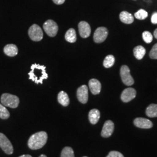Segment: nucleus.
Here are the masks:
<instances>
[{"mask_svg": "<svg viewBox=\"0 0 157 157\" xmlns=\"http://www.w3.org/2000/svg\"><path fill=\"white\" fill-rule=\"evenodd\" d=\"M134 124L136 127L141 129H150L153 126L151 121L146 118H136L134 120Z\"/></svg>", "mask_w": 157, "mask_h": 157, "instance_id": "ddd939ff", "label": "nucleus"}, {"mask_svg": "<svg viewBox=\"0 0 157 157\" xmlns=\"http://www.w3.org/2000/svg\"><path fill=\"white\" fill-rule=\"evenodd\" d=\"M135 17L137 19L144 20L147 18V17H148V13L145 10L141 9L135 13Z\"/></svg>", "mask_w": 157, "mask_h": 157, "instance_id": "393cba45", "label": "nucleus"}, {"mask_svg": "<svg viewBox=\"0 0 157 157\" xmlns=\"http://www.w3.org/2000/svg\"><path fill=\"white\" fill-rule=\"evenodd\" d=\"M115 57L112 55H108L105 58L104 60V62H103L104 67L106 68L112 67L115 63Z\"/></svg>", "mask_w": 157, "mask_h": 157, "instance_id": "4be33fe9", "label": "nucleus"}, {"mask_svg": "<svg viewBox=\"0 0 157 157\" xmlns=\"http://www.w3.org/2000/svg\"><path fill=\"white\" fill-rule=\"evenodd\" d=\"M39 157H47V156L44 155V154H42V155H41Z\"/></svg>", "mask_w": 157, "mask_h": 157, "instance_id": "473e14b6", "label": "nucleus"}, {"mask_svg": "<svg viewBox=\"0 0 157 157\" xmlns=\"http://www.w3.org/2000/svg\"><path fill=\"white\" fill-rule=\"evenodd\" d=\"M146 115L150 118L157 117V104H151L147 108Z\"/></svg>", "mask_w": 157, "mask_h": 157, "instance_id": "412c9836", "label": "nucleus"}, {"mask_svg": "<svg viewBox=\"0 0 157 157\" xmlns=\"http://www.w3.org/2000/svg\"><path fill=\"white\" fill-rule=\"evenodd\" d=\"M0 147L7 154H12L13 152V148L10 140L6 135L0 133Z\"/></svg>", "mask_w": 157, "mask_h": 157, "instance_id": "0eeeda50", "label": "nucleus"}, {"mask_svg": "<svg viewBox=\"0 0 157 157\" xmlns=\"http://www.w3.org/2000/svg\"><path fill=\"white\" fill-rule=\"evenodd\" d=\"M78 28L79 34L82 38L86 39L90 36L91 28L88 23L85 21H81L78 23Z\"/></svg>", "mask_w": 157, "mask_h": 157, "instance_id": "9d476101", "label": "nucleus"}, {"mask_svg": "<svg viewBox=\"0 0 157 157\" xmlns=\"http://www.w3.org/2000/svg\"><path fill=\"white\" fill-rule=\"evenodd\" d=\"M143 39L144 40V41L146 42V43H151L153 39V37L152 34L148 32V31H145L143 33Z\"/></svg>", "mask_w": 157, "mask_h": 157, "instance_id": "a878e982", "label": "nucleus"}, {"mask_svg": "<svg viewBox=\"0 0 157 157\" xmlns=\"http://www.w3.org/2000/svg\"><path fill=\"white\" fill-rule=\"evenodd\" d=\"M1 102L4 106L16 108L19 105V98L17 95L4 93L1 97Z\"/></svg>", "mask_w": 157, "mask_h": 157, "instance_id": "7ed1b4c3", "label": "nucleus"}, {"mask_svg": "<svg viewBox=\"0 0 157 157\" xmlns=\"http://www.w3.org/2000/svg\"><path fill=\"white\" fill-rule=\"evenodd\" d=\"M53 2L57 5H61L63 4L65 1V0H52Z\"/></svg>", "mask_w": 157, "mask_h": 157, "instance_id": "c756f323", "label": "nucleus"}, {"mask_svg": "<svg viewBox=\"0 0 157 157\" xmlns=\"http://www.w3.org/2000/svg\"><path fill=\"white\" fill-rule=\"evenodd\" d=\"M32 157L31 155H21V156H20V157Z\"/></svg>", "mask_w": 157, "mask_h": 157, "instance_id": "2f4dec72", "label": "nucleus"}, {"mask_svg": "<svg viewBox=\"0 0 157 157\" xmlns=\"http://www.w3.org/2000/svg\"></svg>", "mask_w": 157, "mask_h": 157, "instance_id": "72a5a7b5", "label": "nucleus"}, {"mask_svg": "<svg viewBox=\"0 0 157 157\" xmlns=\"http://www.w3.org/2000/svg\"><path fill=\"white\" fill-rule=\"evenodd\" d=\"M43 29L48 36L55 37L58 31V26L54 21L48 20L44 23Z\"/></svg>", "mask_w": 157, "mask_h": 157, "instance_id": "423d86ee", "label": "nucleus"}, {"mask_svg": "<svg viewBox=\"0 0 157 157\" xmlns=\"http://www.w3.org/2000/svg\"><path fill=\"white\" fill-rule=\"evenodd\" d=\"M136 95V91L133 88H127L123 91L121 98L124 102H128L134 99Z\"/></svg>", "mask_w": 157, "mask_h": 157, "instance_id": "9b49d317", "label": "nucleus"}, {"mask_svg": "<svg viewBox=\"0 0 157 157\" xmlns=\"http://www.w3.org/2000/svg\"><path fill=\"white\" fill-rule=\"evenodd\" d=\"M120 75L124 84L126 86H132L134 84V79L130 75L129 67L126 65H123L121 68Z\"/></svg>", "mask_w": 157, "mask_h": 157, "instance_id": "39448f33", "label": "nucleus"}, {"mask_svg": "<svg viewBox=\"0 0 157 157\" xmlns=\"http://www.w3.org/2000/svg\"><path fill=\"white\" fill-rule=\"evenodd\" d=\"M154 37H155V39H157V29H155V30L154 32Z\"/></svg>", "mask_w": 157, "mask_h": 157, "instance_id": "7c9ffc66", "label": "nucleus"}, {"mask_svg": "<svg viewBox=\"0 0 157 157\" xmlns=\"http://www.w3.org/2000/svg\"><path fill=\"white\" fill-rule=\"evenodd\" d=\"M65 38L69 43H75L77 40L76 33L75 30L73 28L69 29V30H67V32H66L65 35Z\"/></svg>", "mask_w": 157, "mask_h": 157, "instance_id": "6ab92c4d", "label": "nucleus"}, {"mask_svg": "<svg viewBox=\"0 0 157 157\" xmlns=\"http://www.w3.org/2000/svg\"><path fill=\"white\" fill-rule=\"evenodd\" d=\"M58 102L63 107H67L69 104V98L67 93L63 91H61L58 95Z\"/></svg>", "mask_w": 157, "mask_h": 157, "instance_id": "a211bd4d", "label": "nucleus"}, {"mask_svg": "<svg viewBox=\"0 0 157 157\" xmlns=\"http://www.w3.org/2000/svg\"><path fill=\"white\" fill-rule=\"evenodd\" d=\"M48 139V135L45 132H39L36 133L29 139L28 147L31 150H38L44 147Z\"/></svg>", "mask_w": 157, "mask_h": 157, "instance_id": "f03ea898", "label": "nucleus"}, {"mask_svg": "<svg viewBox=\"0 0 157 157\" xmlns=\"http://www.w3.org/2000/svg\"><path fill=\"white\" fill-rule=\"evenodd\" d=\"M108 34V29L105 27H100L95 30L93 39L96 43H101L104 42Z\"/></svg>", "mask_w": 157, "mask_h": 157, "instance_id": "6e6552de", "label": "nucleus"}, {"mask_svg": "<svg viewBox=\"0 0 157 157\" xmlns=\"http://www.w3.org/2000/svg\"><path fill=\"white\" fill-rule=\"evenodd\" d=\"M100 118V112L97 109H93L89 113V119L93 124H97Z\"/></svg>", "mask_w": 157, "mask_h": 157, "instance_id": "f3484780", "label": "nucleus"}, {"mask_svg": "<svg viewBox=\"0 0 157 157\" xmlns=\"http://www.w3.org/2000/svg\"><path fill=\"white\" fill-rule=\"evenodd\" d=\"M149 56L151 59H157V43L152 48L150 52Z\"/></svg>", "mask_w": 157, "mask_h": 157, "instance_id": "bb28decb", "label": "nucleus"}, {"mask_svg": "<svg viewBox=\"0 0 157 157\" xmlns=\"http://www.w3.org/2000/svg\"><path fill=\"white\" fill-rule=\"evenodd\" d=\"M151 22L153 24H157V12H154L151 17Z\"/></svg>", "mask_w": 157, "mask_h": 157, "instance_id": "c85d7f7f", "label": "nucleus"}, {"mask_svg": "<svg viewBox=\"0 0 157 157\" xmlns=\"http://www.w3.org/2000/svg\"><path fill=\"white\" fill-rule=\"evenodd\" d=\"M89 86L91 93L94 95L98 94L101 91V83L97 79H91L89 82Z\"/></svg>", "mask_w": 157, "mask_h": 157, "instance_id": "4468645a", "label": "nucleus"}, {"mask_svg": "<svg viewBox=\"0 0 157 157\" xmlns=\"http://www.w3.org/2000/svg\"><path fill=\"white\" fill-rule=\"evenodd\" d=\"M107 157H124L123 154L119 152L112 151L109 152Z\"/></svg>", "mask_w": 157, "mask_h": 157, "instance_id": "cd10ccee", "label": "nucleus"}, {"mask_svg": "<svg viewBox=\"0 0 157 157\" xmlns=\"http://www.w3.org/2000/svg\"><path fill=\"white\" fill-rule=\"evenodd\" d=\"M10 117V113L5 106L0 104V118L2 119H8Z\"/></svg>", "mask_w": 157, "mask_h": 157, "instance_id": "b1692460", "label": "nucleus"}, {"mask_svg": "<svg viewBox=\"0 0 157 157\" xmlns=\"http://www.w3.org/2000/svg\"><path fill=\"white\" fill-rule=\"evenodd\" d=\"M146 49L141 45H138L133 50V53L135 57L137 59H141L143 58L146 54Z\"/></svg>", "mask_w": 157, "mask_h": 157, "instance_id": "aec40b11", "label": "nucleus"}, {"mask_svg": "<svg viewBox=\"0 0 157 157\" xmlns=\"http://www.w3.org/2000/svg\"><path fill=\"white\" fill-rule=\"evenodd\" d=\"M29 79L36 84H43V80L48 78V74L45 71V67L39 64L34 63L31 66V70L29 72Z\"/></svg>", "mask_w": 157, "mask_h": 157, "instance_id": "f257e3e1", "label": "nucleus"}, {"mask_svg": "<svg viewBox=\"0 0 157 157\" xmlns=\"http://www.w3.org/2000/svg\"><path fill=\"white\" fill-rule=\"evenodd\" d=\"M119 18L122 22L125 24H131L134 21L133 15L127 11H122L119 15Z\"/></svg>", "mask_w": 157, "mask_h": 157, "instance_id": "dca6fc26", "label": "nucleus"}, {"mask_svg": "<svg viewBox=\"0 0 157 157\" xmlns=\"http://www.w3.org/2000/svg\"><path fill=\"white\" fill-rule=\"evenodd\" d=\"M113 130H114L113 122L110 120L107 121L103 126L102 130L101 132V136L102 137L105 138L109 137L112 135Z\"/></svg>", "mask_w": 157, "mask_h": 157, "instance_id": "f8f14e48", "label": "nucleus"}, {"mask_svg": "<svg viewBox=\"0 0 157 157\" xmlns=\"http://www.w3.org/2000/svg\"><path fill=\"white\" fill-rule=\"evenodd\" d=\"M28 33L30 38L34 41H40L43 38V30L36 24H34L29 28Z\"/></svg>", "mask_w": 157, "mask_h": 157, "instance_id": "20e7f679", "label": "nucleus"}, {"mask_svg": "<svg viewBox=\"0 0 157 157\" xmlns=\"http://www.w3.org/2000/svg\"><path fill=\"white\" fill-rule=\"evenodd\" d=\"M61 157H75L73 149L70 147H66L62 150Z\"/></svg>", "mask_w": 157, "mask_h": 157, "instance_id": "5701e85b", "label": "nucleus"}, {"mask_svg": "<svg viewBox=\"0 0 157 157\" xmlns=\"http://www.w3.org/2000/svg\"><path fill=\"white\" fill-rule=\"evenodd\" d=\"M4 52L7 56L13 57L16 56L17 54L18 49L17 45L13 44H10L5 46L4 48Z\"/></svg>", "mask_w": 157, "mask_h": 157, "instance_id": "2eb2a0df", "label": "nucleus"}, {"mask_svg": "<svg viewBox=\"0 0 157 157\" xmlns=\"http://www.w3.org/2000/svg\"><path fill=\"white\" fill-rule=\"evenodd\" d=\"M77 97L81 103H87L89 98V92L88 87L86 85H83L78 87L77 90Z\"/></svg>", "mask_w": 157, "mask_h": 157, "instance_id": "1a4fd4ad", "label": "nucleus"}]
</instances>
